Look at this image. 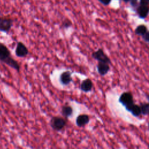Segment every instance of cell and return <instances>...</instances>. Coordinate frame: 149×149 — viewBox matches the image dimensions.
I'll return each instance as SVG.
<instances>
[{
  "instance_id": "277c9868",
  "label": "cell",
  "mask_w": 149,
  "mask_h": 149,
  "mask_svg": "<svg viewBox=\"0 0 149 149\" xmlns=\"http://www.w3.org/2000/svg\"><path fill=\"white\" fill-rule=\"evenodd\" d=\"M91 57L95 60L99 62H103L108 63V64H111V61L109 58L106 55L102 48L98 49L96 51L92 52Z\"/></svg>"
},
{
  "instance_id": "3957f363",
  "label": "cell",
  "mask_w": 149,
  "mask_h": 149,
  "mask_svg": "<svg viewBox=\"0 0 149 149\" xmlns=\"http://www.w3.org/2000/svg\"><path fill=\"white\" fill-rule=\"evenodd\" d=\"M13 25L12 18L7 16L0 17V32L8 33Z\"/></svg>"
},
{
  "instance_id": "6da1fadb",
  "label": "cell",
  "mask_w": 149,
  "mask_h": 149,
  "mask_svg": "<svg viewBox=\"0 0 149 149\" xmlns=\"http://www.w3.org/2000/svg\"><path fill=\"white\" fill-rule=\"evenodd\" d=\"M0 61L5 64L8 66L14 69L18 72L20 71L21 66L12 57L8 47L0 43Z\"/></svg>"
},
{
  "instance_id": "9c48e42d",
  "label": "cell",
  "mask_w": 149,
  "mask_h": 149,
  "mask_svg": "<svg viewBox=\"0 0 149 149\" xmlns=\"http://www.w3.org/2000/svg\"><path fill=\"white\" fill-rule=\"evenodd\" d=\"M97 68L98 73L101 76H105L110 70L109 64L103 62H99L97 65Z\"/></svg>"
},
{
  "instance_id": "4fadbf2b",
  "label": "cell",
  "mask_w": 149,
  "mask_h": 149,
  "mask_svg": "<svg viewBox=\"0 0 149 149\" xmlns=\"http://www.w3.org/2000/svg\"><path fill=\"white\" fill-rule=\"evenodd\" d=\"M137 13L139 17L141 19H145L148 14V6L140 5L137 8Z\"/></svg>"
},
{
  "instance_id": "5bb4252c",
  "label": "cell",
  "mask_w": 149,
  "mask_h": 149,
  "mask_svg": "<svg viewBox=\"0 0 149 149\" xmlns=\"http://www.w3.org/2000/svg\"><path fill=\"white\" fill-rule=\"evenodd\" d=\"M148 31L147 28L146 27V25H139L135 29V33L136 34L138 35V36H143L144 35L146 32Z\"/></svg>"
},
{
  "instance_id": "ffe728a7",
  "label": "cell",
  "mask_w": 149,
  "mask_h": 149,
  "mask_svg": "<svg viewBox=\"0 0 149 149\" xmlns=\"http://www.w3.org/2000/svg\"><path fill=\"white\" fill-rule=\"evenodd\" d=\"M130 5L133 7H136L138 5V0H129Z\"/></svg>"
},
{
  "instance_id": "ac0fdd59",
  "label": "cell",
  "mask_w": 149,
  "mask_h": 149,
  "mask_svg": "<svg viewBox=\"0 0 149 149\" xmlns=\"http://www.w3.org/2000/svg\"><path fill=\"white\" fill-rule=\"evenodd\" d=\"M99 1L104 5H108L110 4L111 0H99Z\"/></svg>"
},
{
  "instance_id": "d6986e66",
  "label": "cell",
  "mask_w": 149,
  "mask_h": 149,
  "mask_svg": "<svg viewBox=\"0 0 149 149\" xmlns=\"http://www.w3.org/2000/svg\"><path fill=\"white\" fill-rule=\"evenodd\" d=\"M148 3H149V0H140V5L148 6Z\"/></svg>"
},
{
  "instance_id": "2e32d148",
  "label": "cell",
  "mask_w": 149,
  "mask_h": 149,
  "mask_svg": "<svg viewBox=\"0 0 149 149\" xmlns=\"http://www.w3.org/2000/svg\"><path fill=\"white\" fill-rule=\"evenodd\" d=\"M72 26V22L69 19H65L62 24L61 28L64 29H68Z\"/></svg>"
},
{
  "instance_id": "52a82bcc",
  "label": "cell",
  "mask_w": 149,
  "mask_h": 149,
  "mask_svg": "<svg viewBox=\"0 0 149 149\" xmlns=\"http://www.w3.org/2000/svg\"><path fill=\"white\" fill-rule=\"evenodd\" d=\"M60 82L62 85H69L72 82V73L69 70L63 72L60 74Z\"/></svg>"
},
{
  "instance_id": "7c38bea8",
  "label": "cell",
  "mask_w": 149,
  "mask_h": 149,
  "mask_svg": "<svg viewBox=\"0 0 149 149\" xmlns=\"http://www.w3.org/2000/svg\"><path fill=\"white\" fill-rule=\"evenodd\" d=\"M73 113V108L70 105H65L62 106L61 109V114L64 118L68 119L69 117H72Z\"/></svg>"
},
{
  "instance_id": "9a60e30c",
  "label": "cell",
  "mask_w": 149,
  "mask_h": 149,
  "mask_svg": "<svg viewBox=\"0 0 149 149\" xmlns=\"http://www.w3.org/2000/svg\"><path fill=\"white\" fill-rule=\"evenodd\" d=\"M141 109L142 115H147L149 112V104L148 103H140L139 105Z\"/></svg>"
},
{
  "instance_id": "5b68a950",
  "label": "cell",
  "mask_w": 149,
  "mask_h": 149,
  "mask_svg": "<svg viewBox=\"0 0 149 149\" xmlns=\"http://www.w3.org/2000/svg\"><path fill=\"white\" fill-rule=\"evenodd\" d=\"M119 102L125 107L134 103V97L132 93L129 91L123 92L119 98Z\"/></svg>"
},
{
  "instance_id": "ba28073f",
  "label": "cell",
  "mask_w": 149,
  "mask_h": 149,
  "mask_svg": "<svg viewBox=\"0 0 149 149\" xmlns=\"http://www.w3.org/2000/svg\"><path fill=\"white\" fill-rule=\"evenodd\" d=\"M125 108L128 111L131 113V114L135 117H139L142 115L141 109L139 105L133 103L130 105L125 106Z\"/></svg>"
},
{
  "instance_id": "8fae6325",
  "label": "cell",
  "mask_w": 149,
  "mask_h": 149,
  "mask_svg": "<svg viewBox=\"0 0 149 149\" xmlns=\"http://www.w3.org/2000/svg\"><path fill=\"white\" fill-rule=\"evenodd\" d=\"M93 86V84L91 80L89 78H87L82 82L81 85V89L85 93H88L92 90Z\"/></svg>"
},
{
  "instance_id": "7a4b0ae2",
  "label": "cell",
  "mask_w": 149,
  "mask_h": 149,
  "mask_svg": "<svg viewBox=\"0 0 149 149\" xmlns=\"http://www.w3.org/2000/svg\"><path fill=\"white\" fill-rule=\"evenodd\" d=\"M50 126L55 131H61L66 125L67 119L60 117H53L50 120Z\"/></svg>"
},
{
  "instance_id": "44dd1931",
  "label": "cell",
  "mask_w": 149,
  "mask_h": 149,
  "mask_svg": "<svg viewBox=\"0 0 149 149\" xmlns=\"http://www.w3.org/2000/svg\"><path fill=\"white\" fill-rule=\"evenodd\" d=\"M123 1L125 2L126 3H128L129 1V0H123Z\"/></svg>"
},
{
  "instance_id": "e0dca14e",
  "label": "cell",
  "mask_w": 149,
  "mask_h": 149,
  "mask_svg": "<svg viewBox=\"0 0 149 149\" xmlns=\"http://www.w3.org/2000/svg\"><path fill=\"white\" fill-rule=\"evenodd\" d=\"M143 40L146 42V43H148L149 42V32L148 31H147L146 32V33L142 36Z\"/></svg>"
},
{
  "instance_id": "30bf717a",
  "label": "cell",
  "mask_w": 149,
  "mask_h": 149,
  "mask_svg": "<svg viewBox=\"0 0 149 149\" xmlns=\"http://www.w3.org/2000/svg\"><path fill=\"white\" fill-rule=\"evenodd\" d=\"M90 117L87 114H81L78 115L76 119V123L79 127H83L89 123Z\"/></svg>"
},
{
  "instance_id": "8992f818",
  "label": "cell",
  "mask_w": 149,
  "mask_h": 149,
  "mask_svg": "<svg viewBox=\"0 0 149 149\" xmlns=\"http://www.w3.org/2000/svg\"><path fill=\"white\" fill-rule=\"evenodd\" d=\"M29 54V50L27 47L21 42H19L17 43L15 49V54L17 57L23 58L26 57Z\"/></svg>"
}]
</instances>
